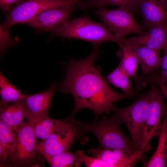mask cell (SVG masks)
Segmentation results:
<instances>
[{"label": "cell", "instance_id": "cell-28", "mask_svg": "<svg viewBox=\"0 0 167 167\" xmlns=\"http://www.w3.org/2000/svg\"><path fill=\"white\" fill-rule=\"evenodd\" d=\"M21 2V0H0V7L3 13L6 14L12 6Z\"/></svg>", "mask_w": 167, "mask_h": 167}, {"label": "cell", "instance_id": "cell-25", "mask_svg": "<svg viewBox=\"0 0 167 167\" xmlns=\"http://www.w3.org/2000/svg\"><path fill=\"white\" fill-rule=\"evenodd\" d=\"M10 28L3 24L0 26V50L1 55L4 54L11 46L15 44L17 39H13L9 33Z\"/></svg>", "mask_w": 167, "mask_h": 167}, {"label": "cell", "instance_id": "cell-1", "mask_svg": "<svg viewBox=\"0 0 167 167\" xmlns=\"http://www.w3.org/2000/svg\"><path fill=\"white\" fill-rule=\"evenodd\" d=\"M100 45H94L89 55L84 59H70L64 79L58 88L63 93H70L73 97L74 106L71 118L75 119L80 109L86 108L94 113L95 120L100 115L109 114L113 110V103L133 96L118 92L109 86L96 68L95 62L101 54Z\"/></svg>", "mask_w": 167, "mask_h": 167}, {"label": "cell", "instance_id": "cell-23", "mask_svg": "<svg viewBox=\"0 0 167 167\" xmlns=\"http://www.w3.org/2000/svg\"><path fill=\"white\" fill-rule=\"evenodd\" d=\"M43 157L52 167H79L83 163L78 154L68 151Z\"/></svg>", "mask_w": 167, "mask_h": 167}, {"label": "cell", "instance_id": "cell-17", "mask_svg": "<svg viewBox=\"0 0 167 167\" xmlns=\"http://www.w3.org/2000/svg\"><path fill=\"white\" fill-rule=\"evenodd\" d=\"M28 115L24 99L17 102L0 107V120L11 128L17 130L24 122Z\"/></svg>", "mask_w": 167, "mask_h": 167}, {"label": "cell", "instance_id": "cell-19", "mask_svg": "<svg viewBox=\"0 0 167 167\" xmlns=\"http://www.w3.org/2000/svg\"><path fill=\"white\" fill-rule=\"evenodd\" d=\"M15 131L0 120V166L10 165L8 160L15 140Z\"/></svg>", "mask_w": 167, "mask_h": 167}, {"label": "cell", "instance_id": "cell-11", "mask_svg": "<svg viewBox=\"0 0 167 167\" xmlns=\"http://www.w3.org/2000/svg\"><path fill=\"white\" fill-rule=\"evenodd\" d=\"M148 150L141 148L132 153L116 149L92 148L88 151L91 156L99 158L113 167L134 166L143 154Z\"/></svg>", "mask_w": 167, "mask_h": 167}, {"label": "cell", "instance_id": "cell-26", "mask_svg": "<svg viewBox=\"0 0 167 167\" xmlns=\"http://www.w3.org/2000/svg\"><path fill=\"white\" fill-rule=\"evenodd\" d=\"M76 152L79 156L85 165L88 167H113L112 165L99 158L88 156L83 150H78Z\"/></svg>", "mask_w": 167, "mask_h": 167}, {"label": "cell", "instance_id": "cell-16", "mask_svg": "<svg viewBox=\"0 0 167 167\" xmlns=\"http://www.w3.org/2000/svg\"><path fill=\"white\" fill-rule=\"evenodd\" d=\"M26 118L31 126L37 138L41 140L46 139L55 130L74 119L70 116L64 119H54L50 118L49 115L29 117Z\"/></svg>", "mask_w": 167, "mask_h": 167}, {"label": "cell", "instance_id": "cell-12", "mask_svg": "<svg viewBox=\"0 0 167 167\" xmlns=\"http://www.w3.org/2000/svg\"><path fill=\"white\" fill-rule=\"evenodd\" d=\"M146 33L126 39L124 44L141 45L161 51L167 45V23L153 27Z\"/></svg>", "mask_w": 167, "mask_h": 167}, {"label": "cell", "instance_id": "cell-2", "mask_svg": "<svg viewBox=\"0 0 167 167\" xmlns=\"http://www.w3.org/2000/svg\"><path fill=\"white\" fill-rule=\"evenodd\" d=\"M52 32V36L83 40L94 45H101L104 42L110 41L116 43L120 46L125 44L126 40L113 33L105 23L96 22L86 16L69 21Z\"/></svg>", "mask_w": 167, "mask_h": 167}, {"label": "cell", "instance_id": "cell-32", "mask_svg": "<svg viewBox=\"0 0 167 167\" xmlns=\"http://www.w3.org/2000/svg\"><path fill=\"white\" fill-rule=\"evenodd\" d=\"M78 0L79 1H83V0Z\"/></svg>", "mask_w": 167, "mask_h": 167}, {"label": "cell", "instance_id": "cell-7", "mask_svg": "<svg viewBox=\"0 0 167 167\" xmlns=\"http://www.w3.org/2000/svg\"><path fill=\"white\" fill-rule=\"evenodd\" d=\"M83 131L75 119L55 130L37 144L38 152L43 157L51 156L68 151Z\"/></svg>", "mask_w": 167, "mask_h": 167}, {"label": "cell", "instance_id": "cell-14", "mask_svg": "<svg viewBox=\"0 0 167 167\" xmlns=\"http://www.w3.org/2000/svg\"><path fill=\"white\" fill-rule=\"evenodd\" d=\"M119 48V50L117 53V56L120 59L119 65L130 77L133 78L138 90L146 87V80L137 74L139 59L132 47L124 44L120 46Z\"/></svg>", "mask_w": 167, "mask_h": 167}, {"label": "cell", "instance_id": "cell-18", "mask_svg": "<svg viewBox=\"0 0 167 167\" xmlns=\"http://www.w3.org/2000/svg\"><path fill=\"white\" fill-rule=\"evenodd\" d=\"M131 46L138 56L143 74H151L161 67L160 51L144 46Z\"/></svg>", "mask_w": 167, "mask_h": 167}, {"label": "cell", "instance_id": "cell-15", "mask_svg": "<svg viewBox=\"0 0 167 167\" xmlns=\"http://www.w3.org/2000/svg\"><path fill=\"white\" fill-rule=\"evenodd\" d=\"M139 9L144 21V28L148 30L155 26L167 23V9L153 0H143Z\"/></svg>", "mask_w": 167, "mask_h": 167}, {"label": "cell", "instance_id": "cell-30", "mask_svg": "<svg viewBox=\"0 0 167 167\" xmlns=\"http://www.w3.org/2000/svg\"><path fill=\"white\" fill-rule=\"evenodd\" d=\"M164 8L167 9V0H153Z\"/></svg>", "mask_w": 167, "mask_h": 167}, {"label": "cell", "instance_id": "cell-29", "mask_svg": "<svg viewBox=\"0 0 167 167\" xmlns=\"http://www.w3.org/2000/svg\"><path fill=\"white\" fill-rule=\"evenodd\" d=\"M153 79L159 86L160 88L167 100V84L162 81L157 75H154Z\"/></svg>", "mask_w": 167, "mask_h": 167}, {"label": "cell", "instance_id": "cell-6", "mask_svg": "<svg viewBox=\"0 0 167 167\" xmlns=\"http://www.w3.org/2000/svg\"><path fill=\"white\" fill-rule=\"evenodd\" d=\"M15 136V143L8 157L10 166L21 167L32 164L38 152L37 138L28 121L16 130Z\"/></svg>", "mask_w": 167, "mask_h": 167}, {"label": "cell", "instance_id": "cell-20", "mask_svg": "<svg viewBox=\"0 0 167 167\" xmlns=\"http://www.w3.org/2000/svg\"><path fill=\"white\" fill-rule=\"evenodd\" d=\"M157 149L150 160L143 166L145 167H165V149L167 141V106L159 135Z\"/></svg>", "mask_w": 167, "mask_h": 167}, {"label": "cell", "instance_id": "cell-3", "mask_svg": "<svg viewBox=\"0 0 167 167\" xmlns=\"http://www.w3.org/2000/svg\"><path fill=\"white\" fill-rule=\"evenodd\" d=\"M77 122L84 134L92 132L95 134L99 148L119 149L129 153L134 152L131 141L120 128L122 123L113 115L109 118L103 116L100 120L92 123Z\"/></svg>", "mask_w": 167, "mask_h": 167}, {"label": "cell", "instance_id": "cell-10", "mask_svg": "<svg viewBox=\"0 0 167 167\" xmlns=\"http://www.w3.org/2000/svg\"><path fill=\"white\" fill-rule=\"evenodd\" d=\"M77 3H73L45 10L24 24L41 31H52L69 21L71 15L75 11Z\"/></svg>", "mask_w": 167, "mask_h": 167}, {"label": "cell", "instance_id": "cell-21", "mask_svg": "<svg viewBox=\"0 0 167 167\" xmlns=\"http://www.w3.org/2000/svg\"><path fill=\"white\" fill-rule=\"evenodd\" d=\"M143 0H85L79 2L77 5L82 10L92 9L108 5L124 6L132 12L139 9Z\"/></svg>", "mask_w": 167, "mask_h": 167}, {"label": "cell", "instance_id": "cell-22", "mask_svg": "<svg viewBox=\"0 0 167 167\" xmlns=\"http://www.w3.org/2000/svg\"><path fill=\"white\" fill-rule=\"evenodd\" d=\"M0 106L17 102L24 98L25 95L9 82L1 72H0Z\"/></svg>", "mask_w": 167, "mask_h": 167}, {"label": "cell", "instance_id": "cell-4", "mask_svg": "<svg viewBox=\"0 0 167 167\" xmlns=\"http://www.w3.org/2000/svg\"><path fill=\"white\" fill-rule=\"evenodd\" d=\"M151 93L150 90L129 105L118 108L114 105L113 116L127 126L131 139L134 151L140 148L141 132L147 115Z\"/></svg>", "mask_w": 167, "mask_h": 167}, {"label": "cell", "instance_id": "cell-13", "mask_svg": "<svg viewBox=\"0 0 167 167\" xmlns=\"http://www.w3.org/2000/svg\"><path fill=\"white\" fill-rule=\"evenodd\" d=\"M57 85L53 84L48 90L33 95L25 96L24 99L29 117H39L49 115L52 99L57 90Z\"/></svg>", "mask_w": 167, "mask_h": 167}, {"label": "cell", "instance_id": "cell-9", "mask_svg": "<svg viewBox=\"0 0 167 167\" xmlns=\"http://www.w3.org/2000/svg\"><path fill=\"white\" fill-rule=\"evenodd\" d=\"M78 0H26L22 1L11 7L2 24L10 28L12 25L25 23L40 13L47 9L73 3H78Z\"/></svg>", "mask_w": 167, "mask_h": 167}, {"label": "cell", "instance_id": "cell-5", "mask_svg": "<svg viewBox=\"0 0 167 167\" xmlns=\"http://www.w3.org/2000/svg\"><path fill=\"white\" fill-rule=\"evenodd\" d=\"M151 84V96L147 115L143 128L140 141V148H150L149 142L154 137L159 136L161 129V120L166 106L165 96L160 88L155 85L152 79H147Z\"/></svg>", "mask_w": 167, "mask_h": 167}, {"label": "cell", "instance_id": "cell-8", "mask_svg": "<svg viewBox=\"0 0 167 167\" xmlns=\"http://www.w3.org/2000/svg\"><path fill=\"white\" fill-rule=\"evenodd\" d=\"M95 14L117 36L122 38L131 33H144L143 28L135 20L132 12L124 6L109 10L105 6L96 8Z\"/></svg>", "mask_w": 167, "mask_h": 167}, {"label": "cell", "instance_id": "cell-24", "mask_svg": "<svg viewBox=\"0 0 167 167\" xmlns=\"http://www.w3.org/2000/svg\"><path fill=\"white\" fill-rule=\"evenodd\" d=\"M130 77L119 65L107 75L106 79L115 87L121 89L124 93L134 97L136 94L133 90Z\"/></svg>", "mask_w": 167, "mask_h": 167}, {"label": "cell", "instance_id": "cell-27", "mask_svg": "<svg viewBox=\"0 0 167 167\" xmlns=\"http://www.w3.org/2000/svg\"><path fill=\"white\" fill-rule=\"evenodd\" d=\"M164 55L162 58L161 70L159 77L161 80L167 84V45L164 48Z\"/></svg>", "mask_w": 167, "mask_h": 167}, {"label": "cell", "instance_id": "cell-31", "mask_svg": "<svg viewBox=\"0 0 167 167\" xmlns=\"http://www.w3.org/2000/svg\"><path fill=\"white\" fill-rule=\"evenodd\" d=\"M165 167H167V143L165 149Z\"/></svg>", "mask_w": 167, "mask_h": 167}]
</instances>
